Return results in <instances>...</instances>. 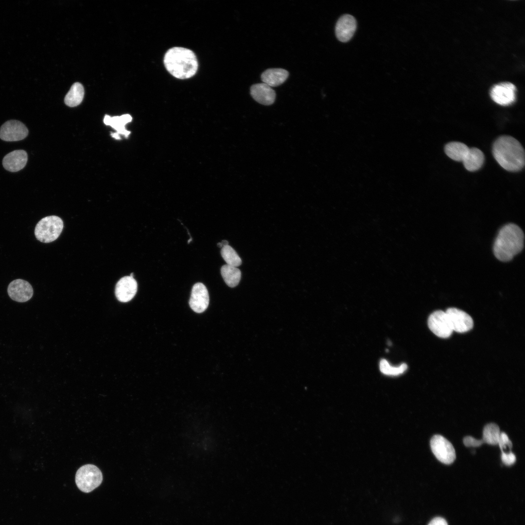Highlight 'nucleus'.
Returning <instances> with one entry per match:
<instances>
[{"label": "nucleus", "instance_id": "f257e3e1", "mask_svg": "<svg viewBox=\"0 0 525 525\" xmlns=\"http://www.w3.org/2000/svg\"><path fill=\"white\" fill-rule=\"evenodd\" d=\"M494 158L505 170L517 172L525 165L524 149L520 142L509 136L499 137L492 147Z\"/></svg>", "mask_w": 525, "mask_h": 525}, {"label": "nucleus", "instance_id": "f03ea898", "mask_svg": "<svg viewBox=\"0 0 525 525\" xmlns=\"http://www.w3.org/2000/svg\"><path fill=\"white\" fill-rule=\"evenodd\" d=\"M524 245L523 230L517 225L509 223L499 231L493 244V253L499 261L508 262L522 250Z\"/></svg>", "mask_w": 525, "mask_h": 525}, {"label": "nucleus", "instance_id": "7ed1b4c3", "mask_svg": "<svg viewBox=\"0 0 525 525\" xmlns=\"http://www.w3.org/2000/svg\"><path fill=\"white\" fill-rule=\"evenodd\" d=\"M164 64L170 74L180 79L192 77L198 69L194 53L182 47H175L168 50L164 57Z\"/></svg>", "mask_w": 525, "mask_h": 525}, {"label": "nucleus", "instance_id": "20e7f679", "mask_svg": "<svg viewBox=\"0 0 525 525\" xmlns=\"http://www.w3.org/2000/svg\"><path fill=\"white\" fill-rule=\"evenodd\" d=\"M63 228V222L58 216L51 215L41 219L36 224L35 235L37 240L48 243L56 240Z\"/></svg>", "mask_w": 525, "mask_h": 525}, {"label": "nucleus", "instance_id": "39448f33", "mask_svg": "<svg viewBox=\"0 0 525 525\" xmlns=\"http://www.w3.org/2000/svg\"><path fill=\"white\" fill-rule=\"evenodd\" d=\"M103 481V475L100 470L92 464H86L81 467L75 475V483L82 491L91 492L100 485Z\"/></svg>", "mask_w": 525, "mask_h": 525}, {"label": "nucleus", "instance_id": "423d86ee", "mask_svg": "<svg viewBox=\"0 0 525 525\" xmlns=\"http://www.w3.org/2000/svg\"><path fill=\"white\" fill-rule=\"evenodd\" d=\"M432 451L436 458L445 464H452L455 459V452L452 443L439 435H434L430 441Z\"/></svg>", "mask_w": 525, "mask_h": 525}, {"label": "nucleus", "instance_id": "0eeeda50", "mask_svg": "<svg viewBox=\"0 0 525 525\" xmlns=\"http://www.w3.org/2000/svg\"><path fill=\"white\" fill-rule=\"evenodd\" d=\"M29 133L22 122L15 120L6 121L0 127V139L6 141H16L24 139Z\"/></svg>", "mask_w": 525, "mask_h": 525}, {"label": "nucleus", "instance_id": "6e6552de", "mask_svg": "<svg viewBox=\"0 0 525 525\" xmlns=\"http://www.w3.org/2000/svg\"><path fill=\"white\" fill-rule=\"evenodd\" d=\"M428 325L430 330L441 338L450 337L453 332L446 312L441 310L435 311L430 315Z\"/></svg>", "mask_w": 525, "mask_h": 525}, {"label": "nucleus", "instance_id": "1a4fd4ad", "mask_svg": "<svg viewBox=\"0 0 525 525\" xmlns=\"http://www.w3.org/2000/svg\"><path fill=\"white\" fill-rule=\"evenodd\" d=\"M453 331L465 332L473 327L471 316L466 312L455 308H448L445 311Z\"/></svg>", "mask_w": 525, "mask_h": 525}, {"label": "nucleus", "instance_id": "9d476101", "mask_svg": "<svg viewBox=\"0 0 525 525\" xmlns=\"http://www.w3.org/2000/svg\"><path fill=\"white\" fill-rule=\"evenodd\" d=\"M10 298L18 302H25L30 300L33 295V289L28 281L17 279L11 281L7 288Z\"/></svg>", "mask_w": 525, "mask_h": 525}, {"label": "nucleus", "instance_id": "9b49d317", "mask_svg": "<svg viewBox=\"0 0 525 525\" xmlns=\"http://www.w3.org/2000/svg\"><path fill=\"white\" fill-rule=\"evenodd\" d=\"M209 303V295L205 285L201 282L194 284L192 288L189 305L196 313L205 311Z\"/></svg>", "mask_w": 525, "mask_h": 525}, {"label": "nucleus", "instance_id": "f8f14e48", "mask_svg": "<svg viewBox=\"0 0 525 525\" xmlns=\"http://www.w3.org/2000/svg\"><path fill=\"white\" fill-rule=\"evenodd\" d=\"M516 88L512 83H502L495 85L490 91L492 99L497 104L507 105L515 99Z\"/></svg>", "mask_w": 525, "mask_h": 525}, {"label": "nucleus", "instance_id": "ddd939ff", "mask_svg": "<svg viewBox=\"0 0 525 525\" xmlns=\"http://www.w3.org/2000/svg\"><path fill=\"white\" fill-rule=\"evenodd\" d=\"M137 287V282L133 277L127 276L122 278L115 287V293L117 299L122 302L129 301L135 296Z\"/></svg>", "mask_w": 525, "mask_h": 525}, {"label": "nucleus", "instance_id": "4468645a", "mask_svg": "<svg viewBox=\"0 0 525 525\" xmlns=\"http://www.w3.org/2000/svg\"><path fill=\"white\" fill-rule=\"evenodd\" d=\"M356 27L357 22L353 16L349 14L342 16L337 20L335 26L337 38L341 42L348 41L354 35Z\"/></svg>", "mask_w": 525, "mask_h": 525}, {"label": "nucleus", "instance_id": "2eb2a0df", "mask_svg": "<svg viewBox=\"0 0 525 525\" xmlns=\"http://www.w3.org/2000/svg\"><path fill=\"white\" fill-rule=\"evenodd\" d=\"M27 160L28 155L25 151L16 150L4 156L2 159V165L8 171L17 172L26 166Z\"/></svg>", "mask_w": 525, "mask_h": 525}, {"label": "nucleus", "instance_id": "dca6fc26", "mask_svg": "<svg viewBox=\"0 0 525 525\" xmlns=\"http://www.w3.org/2000/svg\"><path fill=\"white\" fill-rule=\"evenodd\" d=\"M250 94L256 101L266 105L273 104L276 98L275 91L263 83L252 85L250 88Z\"/></svg>", "mask_w": 525, "mask_h": 525}, {"label": "nucleus", "instance_id": "f3484780", "mask_svg": "<svg viewBox=\"0 0 525 525\" xmlns=\"http://www.w3.org/2000/svg\"><path fill=\"white\" fill-rule=\"evenodd\" d=\"M288 76L289 72L284 69H269L262 74L261 79L263 83L272 88L280 86L283 83Z\"/></svg>", "mask_w": 525, "mask_h": 525}, {"label": "nucleus", "instance_id": "a211bd4d", "mask_svg": "<svg viewBox=\"0 0 525 525\" xmlns=\"http://www.w3.org/2000/svg\"><path fill=\"white\" fill-rule=\"evenodd\" d=\"M132 120L131 115L127 114L114 117L106 115L104 117V122L105 125L111 126L118 134L123 135L127 138L130 132L125 129V125L131 122Z\"/></svg>", "mask_w": 525, "mask_h": 525}, {"label": "nucleus", "instance_id": "6ab92c4d", "mask_svg": "<svg viewBox=\"0 0 525 525\" xmlns=\"http://www.w3.org/2000/svg\"><path fill=\"white\" fill-rule=\"evenodd\" d=\"M484 161V155L483 152L477 148H471L469 149L462 162L467 170L472 172L479 169Z\"/></svg>", "mask_w": 525, "mask_h": 525}, {"label": "nucleus", "instance_id": "aec40b11", "mask_svg": "<svg viewBox=\"0 0 525 525\" xmlns=\"http://www.w3.org/2000/svg\"><path fill=\"white\" fill-rule=\"evenodd\" d=\"M470 148L460 142L453 141L447 143L444 148L446 154L451 159L457 161H463Z\"/></svg>", "mask_w": 525, "mask_h": 525}, {"label": "nucleus", "instance_id": "412c9836", "mask_svg": "<svg viewBox=\"0 0 525 525\" xmlns=\"http://www.w3.org/2000/svg\"><path fill=\"white\" fill-rule=\"evenodd\" d=\"M221 274L226 283L230 287L236 286L241 278V272L239 269L227 264L222 266Z\"/></svg>", "mask_w": 525, "mask_h": 525}, {"label": "nucleus", "instance_id": "4be33fe9", "mask_svg": "<svg viewBox=\"0 0 525 525\" xmlns=\"http://www.w3.org/2000/svg\"><path fill=\"white\" fill-rule=\"evenodd\" d=\"M84 96L83 86L80 83H75L66 95L64 99L65 103L70 107L76 106L82 102Z\"/></svg>", "mask_w": 525, "mask_h": 525}, {"label": "nucleus", "instance_id": "5701e85b", "mask_svg": "<svg viewBox=\"0 0 525 525\" xmlns=\"http://www.w3.org/2000/svg\"><path fill=\"white\" fill-rule=\"evenodd\" d=\"M500 433V428L496 424L489 423L484 428L482 440L484 443L488 444L497 445Z\"/></svg>", "mask_w": 525, "mask_h": 525}, {"label": "nucleus", "instance_id": "b1692460", "mask_svg": "<svg viewBox=\"0 0 525 525\" xmlns=\"http://www.w3.org/2000/svg\"><path fill=\"white\" fill-rule=\"evenodd\" d=\"M221 254L227 264L238 267L242 263V260L235 250L229 245L221 248Z\"/></svg>", "mask_w": 525, "mask_h": 525}, {"label": "nucleus", "instance_id": "393cba45", "mask_svg": "<svg viewBox=\"0 0 525 525\" xmlns=\"http://www.w3.org/2000/svg\"><path fill=\"white\" fill-rule=\"evenodd\" d=\"M380 371L389 376H398L403 373L407 368V365L402 363L398 367L392 366L385 359H382L379 364Z\"/></svg>", "mask_w": 525, "mask_h": 525}, {"label": "nucleus", "instance_id": "a878e982", "mask_svg": "<svg viewBox=\"0 0 525 525\" xmlns=\"http://www.w3.org/2000/svg\"><path fill=\"white\" fill-rule=\"evenodd\" d=\"M501 459L506 465L510 466L515 462L516 458L515 455L511 452L506 453L502 451Z\"/></svg>", "mask_w": 525, "mask_h": 525}, {"label": "nucleus", "instance_id": "bb28decb", "mask_svg": "<svg viewBox=\"0 0 525 525\" xmlns=\"http://www.w3.org/2000/svg\"><path fill=\"white\" fill-rule=\"evenodd\" d=\"M464 444L467 447H479L484 442L482 439H477L471 436H466L463 439Z\"/></svg>", "mask_w": 525, "mask_h": 525}, {"label": "nucleus", "instance_id": "cd10ccee", "mask_svg": "<svg viewBox=\"0 0 525 525\" xmlns=\"http://www.w3.org/2000/svg\"><path fill=\"white\" fill-rule=\"evenodd\" d=\"M498 444H499L501 450L506 446H508L511 449L512 445L508 435L504 432L500 433Z\"/></svg>", "mask_w": 525, "mask_h": 525}, {"label": "nucleus", "instance_id": "c85d7f7f", "mask_svg": "<svg viewBox=\"0 0 525 525\" xmlns=\"http://www.w3.org/2000/svg\"><path fill=\"white\" fill-rule=\"evenodd\" d=\"M428 525H448L446 520L441 517H436L431 521Z\"/></svg>", "mask_w": 525, "mask_h": 525}, {"label": "nucleus", "instance_id": "c756f323", "mask_svg": "<svg viewBox=\"0 0 525 525\" xmlns=\"http://www.w3.org/2000/svg\"><path fill=\"white\" fill-rule=\"evenodd\" d=\"M111 136L113 138L115 139L116 140H121V139L120 136V135L118 134V133H117L116 132H115V133H112V132L111 133Z\"/></svg>", "mask_w": 525, "mask_h": 525}, {"label": "nucleus", "instance_id": "7c9ffc66", "mask_svg": "<svg viewBox=\"0 0 525 525\" xmlns=\"http://www.w3.org/2000/svg\"><path fill=\"white\" fill-rule=\"evenodd\" d=\"M220 243H221V245H222V247H223V246H226V245H228V241H227V240H223V241H222L221 242H220Z\"/></svg>", "mask_w": 525, "mask_h": 525}, {"label": "nucleus", "instance_id": "2f4dec72", "mask_svg": "<svg viewBox=\"0 0 525 525\" xmlns=\"http://www.w3.org/2000/svg\"><path fill=\"white\" fill-rule=\"evenodd\" d=\"M130 276L132 277H133V273H131Z\"/></svg>", "mask_w": 525, "mask_h": 525}]
</instances>
